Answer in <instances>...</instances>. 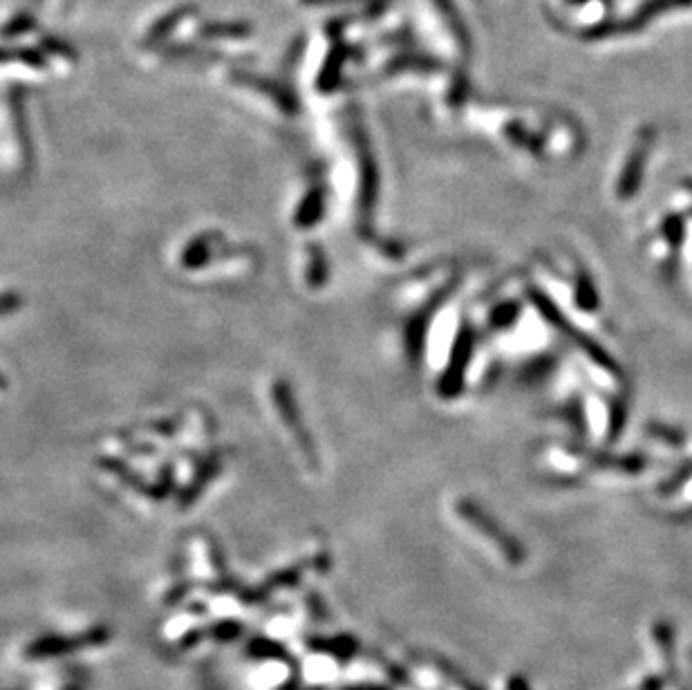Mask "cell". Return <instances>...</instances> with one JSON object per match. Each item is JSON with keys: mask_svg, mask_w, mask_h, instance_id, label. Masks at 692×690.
I'll list each match as a JSON object with an SVG mask.
<instances>
[{"mask_svg": "<svg viewBox=\"0 0 692 690\" xmlns=\"http://www.w3.org/2000/svg\"><path fill=\"white\" fill-rule=\"evenodd\" d=\"M690 5H692V0H650V3H645L639 12L630 18V21H623V25H616V27H596V30L587 32V36L589 39H603V36L637 32L645 25V21H650L652 16L666 14V12H672V9L690 7Z\"/></svg>", "mask_w": 692, "mask_h": 690, "instance_id": "1", "label": "cell"}]
</instances>
